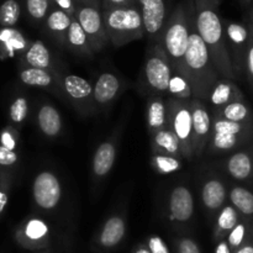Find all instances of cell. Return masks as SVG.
<instances>
[{
  "instance_id": "cell-1",
  "label": "cell",
  "mask_w": 253,
  "mask_h": 253,
  "mask_svg": "<svg viewBox=\"0 0 253 253\" xmlns=\"http://www.w3.org/2000/svg\"><path fill=\"white\" fill-rule=\"evenodd\" d=\"M193 6L197 31L207 44L215 68L221 78L235 81L236 74L227 51L224 21L220 17L217 7L209 0H193Z\"/></svg>"
},
{
  "instance_id": "cell-2",
  "label": "cell",
  "mask_w": 253,
  "mask_h": 253,
  "mask_svg": "<svg viewBox=\"0 0 253 253\" xmlns=\"http://www.w3.org/2000/svg\"><path fill=\"white\" fill-rule=\"evenodd\" d=\"M184 72L192 86L194 99H199L204 103L208 101L212 86L219 79H221L210 58L207 44L197 31L194 6H193L192 25H190L189 46L184 57Z\"/></svg>"
},
{
  "instance_id": "cell-3",
  "label": "cell",
  "mask_w": 253,
  "mask_h": 253,
  "mask_svg": "<svg viewBox=\"0 0 253 253\" xmlns=\"http://www.w3.org/2000/svg\"><path fill=\"white\" fill-rule=\"evenodd\" d=\"M192 17L193 0H183L168 16L160 40L173 69L184 76V57L189 46Z\"/></svg>"
},
{
  "instance_id": "cell-4",
  "label": "cell",
  "mask_w": 253,
  "mask_h": 253,
  "mask_svg": "<svg viewBox=\"0 0 253 253\" xmlns=\"http://www.w3.org/2000/svg\"><path fill=\"white\" fill-rule=\"evenodd\" d=\"M101 12L110 44L116 48L146 36L138 5L103 9Z\"/></svg>"
},
{
  "instance_id": "cell-5",
  "label": "cell",
  "mask_w": 253,
  "mask_h": 253,
  "mask_svg": "<svg viewBox=\"0 0 253 253\" xmlns=\"http://www.w3.org/2000/svg\"><path fill=\"white\" fill-rule=\"evenodd\" d=\"M253 143V123H232L211 115V137L208 153L230 155Z\"/></svg>"
},
{
  "instance_id": "cell-6",
  "label": "cell",
  "mask_w": 253,
  "mask_h": 253,
  "mask_svg": "<svg viewBox=\"0 0 253 253\" xmlns=\"http://www.w3.org/2000/svg\"><path fill=\"white\" fill-rule=\"evenodd\" d=\"M173 73L169 58L160 42L153 43L143 64V79L151 95L167 94L168 84Z\"/></svg>"
},
{
  "instance_id": "cell-7",
  "label": "cell",
  "mask_w": 253,
  "mask_h": 253,
  "mask_svg": "<svg viewBox=\"0 0 253 253\" xmlns=\"http://www.w3.org/2000/svg\"><path fill=\"white\" fill-rule=\"evenodd\" d=\"M168 127L175 133L180 142L182 157L188 161L194 158L193 151V118L190 101L168 98Z\"/></svg>"
},
{
  "instance_id": "cell-8",
  "label": "cell",
  "mask_w": 253,
  "mask_h": 253,
  "mask_svg": "<svg viewBox=\"0 0 253 253\" xmlns=\"http://www.w3.org/2000/svg\"><path fill=\"white\" fill-rule=\"evenodd\" d=\"M31 190L32 200L36 209L43 212H52L61 205L63 188L58 175L52 170H40L35 175Z\"/></svg>"
},
{
  "instance_id": "cell-9",
  "label": "cell",
  "mask_w": 253,
  "mask_h": 253,
  "mask_svg": "<svg viewBox=\"0 0 253 253\" xmlns=\"http://www.w3.org/2000/svg\"><path fill=\"white\" fill-rule=\"evenodd\" d=\"M195 214V199L187 184H177L169 190L166 202V215L175 229L184 230Z\"/></svg>"
},
{
  "instance_id": "cell-10",
  "label": "cell",
  "mask_w": 253,
  "mask_h": 253,
  "mask_svg": "<svg viewBox=\"0 0 253 253\" xmlns=\"http://www.w3.org/2000/svg\"><path fill=\"white\" fill-rule=\"evenodd\" d=\"M124 126L119 125L114 128L111 135L100 142L94 151L91 158V179L95 185L100 184L113 170L118 156L119 145L123 137Z\"/></svg>"
},
{
  "instance_id": "cell-11",
  "label": "cell",
  "mask_w": 253,
  "mask_h": 253,
  "mask_svg": "<svg viewBox=\"0 0 253 253\" xmlns=\"http://www.w3.org/2000/svg\"><path fill=\"white\" fill-rule=\"evenodd\" d=\"M224 21L225 36H226L227 51L231 58L236 79L245 76V62H246L247 51H249L251 32L249 25L241 22H234L230 20Z\"/></svg>"
},
{
  "instance_id": "cell-12",
  "label": "cell",
  "mask_w": 253,
  "mask_h": 253,
  "mask_svg": "<svg viewBox=\"0 0 253 253\" xmlns=\"http://www.w3.org/2000/svg\"><path fill=\"white\" fill-rule=\"evenodd\" d=\"M14 236L16 244L29 251L39 252L51 249V227L41 217H27L15 230Z\"/></svg>"
},
{
  "instance_id": "cell-13",
  "label": "cell",
  "mask_w": 253,
  "mask_h": 253,
  "mask_svg": "<svg viewBox=\"0 0 253 253\" xmlns=\"http://www.w3.org/2000/svg\"><path fill=\"white\" fill-rule=\"evenodd\" d=\"M62 86H63L64 98L79 114L86 116L95 113L93 84L90 81L73 73H63Z\"/></svg>"
},
{
  "instance_id": "cell-14",
  "label": "cell",
  "mask_w": 253,
  "mask_h": 253,
  "mask_svg": "<svg viewBox=\"0 0 253 253\" xmlns=\"http://www.w3.org/2000/svg\"><path fill=\"white\" fill-rule=\"evenodd\" d=\"M200 202L210 225H212L220 210L229 202V185L226 180L216 173L205 175L200 183Z\"/></svg>"
},
{
  "instance_id": "cell-15",
  "label": "cell",
  "mask_w": 253,
  "mask_h": 253,
  "mask_svg": "<svg viewBox=\"0 0 253 253\" xmlns=\"http://www.w3.org/2000/svg\"><path fill=\"white\" fill-rule=\"evenodd\" d=\"M127 234V219L123 212L110 215L93 239V249L98 253H108L118 249Z\"/></svg>"
},
{
  "instance_id": "cell-16",
  "label": "cell",
  "mask_w": 253,
  "mask_h": 253,
  "mask_svg": "<svg viewBox=\"0 0 253 253\" xmlns=\"http://www.w3.org/2000/svg\"><path fill=\"white\" fill-rule=\"evenodd\" d=\"M74 17L81 24L82 29L88 36L94 53L103 51L108 44H110V40H109L103 20V12L100 9L77 5V11Z\"/></svg>"
},
{
  "instance_id": "cell-17",
  "label": "cell",
  "mask_w": 253,
  "mask_h": 253,
  "mask_svg": "<svg viewBox=\"0 0 253 253\" xmlns=\"http://www.w3.org/2000/svg\"><path fill=\"white\" fill-rule=\"evenodd\" d=\"M193 118V151L194 158H202L211 137V114L204 101L190 100Z\"/></svg>"
},
{
  "instance_id": "cell-18",
  "label": "cell",
  "mask_w": 253,
  "mask_h": 253,
  "mask_svg": "<svg viewBox=\"0 0 253 253\" xmlns=\"http://www.w3.org/2000/svg\"><path fill=\"white\" fill-rule=\"evenodd\" d=\"M142 15L145 34L153 43L160 42L167 22L166 0H136Z\"/></svg>"
},
{
  "instance_id": "cell-19",
  "label": "cell",
  "mask_w": 253,
  "mask_h": 253,
  "mask_svg": "<svg viewBox=\"0 0 253 253\" xmlns=\"http://www.w3.org/2000/svg\"><path fill=\"white\" fill-rule=\"evenodd\" d=\"M125 89V82L111 71L103 72L93 84L94 103L96 110H108Z\"/></svg>"
},
{
  "instance_id": "cell-20",
  "label": "cell",
  "mask_w": 253,
  "mask_h": 253,
  "mask_svg": "<svg viewBox=\"0 0 253 253\" xmlns=\"http://www.w3.org/2000/svg\"><path fill=\"white\" fill-rule=\"evenodd\" d=\"M221 166L235 182L253 185V143L230 153Z\"/></svg>"
},
{
  "instance_id": "cell-21",
  "label": "cell",
  "mask_w": 253,
  "mask_h": 253,
  "mask_svg": "<svg viewBox=\"0 0 253 253\" xmlns=\"http://www.w3.org/2000/svg\"><path fill=\"white\" fill-rule=\"evenodd\" d=\"M62 76L63 74L47 69L22 67L19 72V78L25 85L34 88L44 89L58 98H64L63 86H62Z\"/></svg>"
},
{
  "instance_id": "cell-22",
  "label": "cell",
  "mask_w": 253,
  "mask_h": 253,
  "mask_svg": "<svg viewBox=\"0 0 253 253\" xmlns=\"http://www.w3.org/2000/svg\"><path fill=\"white\" fill-rule=\"evenodd\" d=\"M21 63L24 64V67L47 69L59 74L64 73L63 69H61L54 57L52 56L51 49L41 40H36L30 43L29 48L21 56Z\"/></svg>"
},
{
  "instance_id": "cell-23",
  "label": "cell",
  "mask_w": 253,
  "mask_h": 253,
  "mask_svg": "<svg viewBox=\"0 0 253 253\" xmlns=\"http://www.w3.org/2000/svg\"><path fill=\"white\" fill-rule=\"evenodd\" d=\"M37 127L42 135L48 140H54L58 137L63 130V121L59 111L53 104L43 101L39 106L36 114Z\"/></svg>"
},
{
  "instance_id": "cell-24",
  "label": "cell",
  "mask_w": 253,
  "mask_h": 253,
  "mask_svg": "<svg viewBox=\"0 0 253 253\" xmlns=\"http://www.w3.org/2000/svg\"><path fill=\"white\" fill-rule=\"evenodd\" d=\"M73 19L74 17H72L67 12L53 7L42 24L43 32L47 36L51 37L53 42L66 48L67 35H68V30Z\"/></svg>"
},
{
  "instance_id": "cell-25",
  "label": "cell",
  "mask_w": 253,
  "mask_h": 253,
  "mask_svg": "<svg viewBox=\"0 0 253 253\" xmlns=\"http://www.w3.org/2000/svg\"><path fill=\"white\" fill-rule=\"evenodd\" d=\"M146 126L150 136L168 127L167 99L163 98V95L153 94L148 98L146 105Z\"/></svg>"
},
{
  "instance_id": "cell-26",
  "label": "cell",
  "mask_w": 253,
  "mask_h": 253,
  "mask_svg": "<svg viewBox=\"0 0 253 253\" xmlns=\"http://www.w3.org/2000/svg\"><path fill=\"white\" fill-rule=\"evenodd\" d=\"M245 100V96L234 81L221 78L216 82L210 90L208 103L214 110L231 104L234 101Z\"/></svg>"
},
{
  "instance_id": "cell-27",
  "label": "cell",
  "mask_w": 253,
  "mask_h": 253,
  "mask_svg": "<svg viewBox=\"0 0 253 253\" xmlns=\"http://www.w3.org/2000/svg\"><path fill=\"white\" fill-rule=\"evenodd\" d=\"M241 215L240 212L232 207L230 203H227L224 208L219 211V214L215 217L212 222V240L214 242H219L225 240L229 236L230 232L235 229L237 224L241 221Z\"/></svg>"
},
{
  "instance_id": "cell-28",
  "label": "cell",
  "mask_w": 253,
  "mask_h": 253,
  "mask_svg": "<svg viewBox=\"0 0 253 253\" xmlns=\"http://www.w3.org/2000/svg\"><path fill=\"white\" fill-rule=\"evenodd\" d=\"M229 203L240 212L242 219L253 224V189L242 184L230 185Z\"/></svg>"
},
{
  "instance_id": "cell-29",
  "label": "cell",
  "mask_w": 253,
  "mask_h": 253,
  "mask_svg": "<svg viewBox=\"0 0 253 253\" xmlns=\"http://www.w3.org/2000/svg\"><path fill=\"white\" fill-rule=\"evenodd\" d=\"M150 137L152 153H165V155L183 158L179 140L169 127L163 128V130L153 133Z\"/></svg>"
},
{
  "instance_id": "cell-30",
  "label": "cell",
  "mask_w": 253,
  "mask_h": 253,
  "mask_svg": "<svg viewBox=\"0 0 253 253\" xmlns=\"http://www.w3.org/2000/svg\"><path fill=\"white\" fill-rule=\"evenodd\" d=\"M212 116L232 123H253V110L246 99L216 109L212 111Z\"/></svg>"
},
{
  "instance_id": "cell-31",
  "label": "cell",
  "mask_w": 253,
  "mask_h": 253,
  "mask_svg": "<svg viewBox=\"0 0 253 253\" xmlns=\"http://www.w3.org/2000/svg\"><path fill=\"white\" fill-rule=\"evenodd\" d=\"M29 46L30 42H27L24 35L12 27L4 29L0 32V48L2 56L12 57L16 53L22 56Z\"/></svg>"
},
{
  "instance_id": "cell-32",
  "label": "cell",
  "mask_w": 253,
  "mask_h": 253,
  "mask_svg": "<svg viewBox=\"0 0 253 253\" xmlns=\"http://www.w3.org/2000/svg\"><path fill=\"white\" fill-rule=\"evenodd\" d=\"M66 48L72 51L76 54H81V56H91L94 53L93 48L90 46L88 36L82 29L81 24L77 21L74 17L72 20L71 27L68 30V35H67L66 41Z\"/></svg>"
},
{
  "instance_id": "cell-33",
  "label": "cell",
  "mask_w": 253,
  "mask_h": 253,
  "mask_svg": "<svg viewBox=\"0 0 253 253\" xmlns=\"http://www.w3.org/2000/svg\"><path fill=\"white\" fill-rule=\"evenodd\" d=\"M167 96L180 101H190L192 99H194L192 86L184 74L173 69L172 77H170L169 84H168Z\"/></svg>"
},
{
  "instance_id": "cell-34",
  "label": "cell",
  "mask_w": 253,
  "mask_h": 253,
  "mask_svg": "<svg viewBox=\"0 0 253 253\" xmlns=\"http://www.w3.org/2000/svg\"><path fill=\"white\" fill-rule=\"evenodd\" d=\"M151 166L153 169L162 175L173 174L182 169V158L174 156L165 155V153H152L151 157Z\"/></svg>"
},
{
  "instance_id": "cell-35",
  "label": "cell",
  "mask_w": 253,
  "mask_h": 253,
  "mask_svg": "<svg viewBox=\"0 0 253 253\" xmlns=\"http://www.w3.org/2000/svg\"><path fill=\"white\" fill-rule=\"evenodd\" d=\"M53 7V0H25V10L27 16L37 25L43 24Z\"/></svg>"
},
{
  "instance_id": "cell-36",
  "label": "cell",
  "mask_w": 253,
  "mask_h": 253,
  "mask_svg": "<svg viewBox=\"0 0 253 253\" xmlns=\"http://www.w3.org/2000/svg\"><path fill=\"white\" fill-rule=\"evenodd\" d=\"M253 235V224L250 222L249 220L241 219V221L235 226L226 237V241L229 244L230 249H231L232 253H235L247 240L250 239Z\"/></svg>"
},
{
  "instance_id": "cell-37",
  "label": "cell",
  "mask_w": 253,
  "mask_h": 253,
  "mask_svg": "<svg viewBox=\"0 0 253 253\" xmlns=\"http://www.w3.org/2000/svg\"><path fill=\"white\" fill-rule=\"evenodd\" d=\"M21 16V5L17 0H5L0 5V26L14 27Z\"/></svg>"
},
{
  "instance_id": "cell-38",
  "label": "cell",
  "mask_w": 253,
  "mask_h": 253,
  "mask_svg": "<svg viewBox=\"0 0 253 253\" xmlns=\"http://www.w3.org/2000/svg\"><path fill=\"white\" fill-rule=\"evenodd\" d=\"M29 100L26 96L19 95L12 100L9 108V120L14 126L19 127L26 121L29 115Z\"/></svg>"
},
{
  "instance_id": "cell-39",
  "label": "cell",
  "mask_w": 253,
  "mask_h": 253,
  "mask_svg": "<svg viewBox=\"0 0 253 253\" xmlns=\"http://www.w3.org/2000/svg\"><path fill=\"white\" fill-rule=\"evenodd\" d=\"M12 185V175L9 170L0 169V217L4 214L10 197Z\"/></svg>"
},
{
  "instance_id": "cell-40",
  "label": "cell",
  "mask_w": 253,
  "mask_h": 253,
  "mask_svg": "<svg viewBox=\"0 0 253 253\" xmlns=\"http://www.w3.org/2000/svg\"><path fill=\"white\" fill-rule=\"evenodd\" d=\"M175 253H202L199 244L187 234H182L173 239Z\"/></svg>"
},
{
  "instance_id": "cell-41",
  "label": "cell",
  "mask_w": 253,
  "mask_h": 253,
  "mask_svg": "<svg viewBox=\"0 0 253 253\" xmlns=\"http://www.w3.org/2000/svg\"><path fill=\"white\" fill-rule=\"evenodd\" d=\"M19 162V153L0 145V169H9Z\"/></svg>"
},
{
  "instance_id": "cell-42",
  "label": "cell",
  "mask_w": 253,
  "mask_h": 253,
  "mask_svg": "<svg viewBox=\"0 0 253 253\" xmlns=\"http://www.w3.org/2000/svg\"><path fill=\"white\" fill-rule=\"evenodd\" d=\"M17 142H19V135H17V131L12 126H7L6 128L1 131V133H0V145L10 148V150L16 151Z\"/></svg>"
},
{
  "instance_id": "cell-43",
  "label": "cell",
  "mask_w": 253,
  "mask_h": 253,
  "mask_svg": "<svg viewBox=\"0 0 253 253\" xmlns=\"http://www.w3.org/2000/svg\"><path fill=\"white\" fill-rule=\"evenodd\" d=\"M145 245L151 253H170L169 247L167 246L165 240L158 235H152V236L148 237Z\"/></svg>"
},
{
  "instance_id": "cell-44",
  "label": "cell",
  "mask_w": 253,
  "mask_h": 253,
  "mask_svg": "<svg viewBox=\"0 0 253 253\" xmlns=\"http://www.w3.org/2000/svg\"><path fill=\"white\" fill-rule=\"evenodd\" d=\"M245 77H246L247 83H249L250 88H251L253 93V36L252 34H251V40H250L249 51H247L246 62H245Z\"/></svg>"
},
{
  "instance_id": "cell-45",
  "label": "cell",
  "mask_w": 253,
  "mask_h": 253,
  "mask_svg": "<svg viewBox=\"0 0 253 253\" xmlns=\"http://www.w3.org/2000/svg\"><path fill=\"white\" fill-rule=\"evenodd\" d=\"M53 4L54 7L67 12V14L71 15L72 17L76 16L77 4L74 0H53Z\"/></svg>"
},
{
  "instance_id": "cell-46",
  "label": "cell",
  "mask_w": 253,
  "mask_h": 253,
  "mask_svg": "<svg viewBox=\"0 0 253 253\" xmlns=\"http://www.w3.org/2000/svg\"><path fill=\"white\" fill-rule=\"evenodd\" d=\"M133 5H137L136 0H101V10L113 9V7L133 6Z\"/></svg>"
},
{
  "instance_id": "cell-47",
  "label": "cell",
  "mask_w": 253,
  "mask_h": 253,
  "mask_svg": "<svg viewBox=\"0 0 253 253\" xmlns=\"http://www.w3.org/2000/svg\"><path fill=\"white\" fill-rule=\"evenodd\" d=\"M77 5H82V6H90L95 7V9L101 10V0H74Z\"/></svg>"
},
{
  "instance_id": "cell-48",
  "label": "cell",
  "mask_w": 253,
  "mask_h": 253,
  "mask_svg": "<svg viewBox=\"0 0 253 253\" xmlns=\"http://www.w3.org/2000/svg\"><path fill=\"white\" fill-rule=\"evenodd\" d=\"M215 253H232L229 244H227L226 239L217 242L216 247H215Z\"/></svg>"
},
{
  "instance_id": "cell-49",
  "label": "cell",
  "mask_w": 253,
  "mask_h": 253,
  "mask_svg": "<svg viewBox=\"0 0 253 253\" xmlns=\"http://www.w3.org/2000/svg\"><path fill=\"white\" fill-rule=\"evenodd\" d=\"M235 253H253V235Z\"/></svg>"
},
{
  "instance_id": "cell-50",
  "label": "cell",
  "mask_w": 253,
  "mask_h": 253,
  "mask_svg": "<svg viewBox=\"0 0 253 253\" xmlns=\"http://www.w3.org/2000/svg\"><path fill=\"white\" fill-rule=\"evenodd\" d=\"M131 253H151V252L145 244H140V245H137L136 247H133L132 252Z\"/></svg>"
},
{
  "instance_id": "cell-51",
  "label": "cell",
  "mask_w": 253,
  "mask_h": 253,
  "mask_svg": "<svg viewBox=\"0 0 253 253\" xmlns=\"http://www.w3.org/2000/svg\"><path fill=\"white\" fill-rule=\"evenodd\" d=\"M249 27H250V31H251L252 36H253V10L251 11V15H250V21H249Z\"/></svg>"
},
{
  "instance_id": "cell-52",
  "label": "cell",
  "mask_w": 253,
  "mask_h": 253,
  "mask_svg": "<svg viewBox=\"0 0 253 253\" xmlns=\"http://www.w3.org/2000/svg\"><path fill=\"white\" fill-rule=\"evenodd\" d=\"M210 2H211L212 5H214L215 7H219V5H220V2H221V0H209Z\"/></svg>"
},
{
  "instance_id": "cell-53",
  "label": "cell",
  "mask_w": 253,
  "mask_h": 253,
  "mask_svg": "<svg viewBox=\"0 0 253 253\" xmlns=\"http://www.w3.org/2000/svg\"><path fill=\"white\" fill-rule=\"evenodd\" d=\"M37 253H53V252H52L51 249H48V250H43V251H39Z\"/></svg>"
},
{
  "instance_id": "cell-54",
  "label": "cell",
  "mask_w": 253,
  "mask_h": 253,
  "mask_svg": "<svg viewBox=\"0 0 253 253\" xmlns=\"http://www.w3.org/2000/svg\"><path fill=\"white\" fill-rule=\"evenodd\" d=\"M241 1H242V2H245V4H249V2L251 1V0H241Z\"/></svg>"
}]
</instances>
